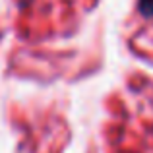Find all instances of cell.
Masks as SVG:
<instances>
[{
  "instance_id": "obj_1",
  "label": "cell",
  "mask_w": 153,
  "mask_h": 153,
  "mask_svg": "<svg viewBox=\"0 0 153 153\" xmlns=\"http://www.w3.org/2000/svg\"><path fill=\"white\" fill-rule=\"evenodd\" d=\"M138 8L146 18H153V0H140Z\"/></svg>"
}]
</instances>
